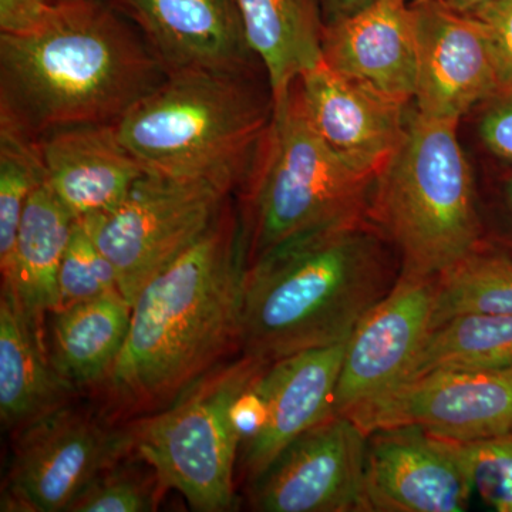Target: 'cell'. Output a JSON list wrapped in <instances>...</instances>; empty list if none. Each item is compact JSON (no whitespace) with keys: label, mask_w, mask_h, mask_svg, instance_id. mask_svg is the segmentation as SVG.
Returning a JSON list of instances; mask_svg holds the SVG:
<instances>
[{"label":"cell","mask_w":512,"mask_h":512,"mask_svg":"<svg viewBox=\"0 0 512 512\" xmlns=\"http://www.w3.org/2000/svg\"><path fill=\"white\" fill-rule=\"evenodd\" d=\"M512 316V258L476 251L436 279L431 328L461 315Z\"/></svg>","instance_id":"obj_25"},{"label":"cell","mask_w":512,"mask_h":512,"mask_svg":"<svg viewBox=\"0 0 512 512\" xmlns=\"http://www.w3.org/2000/svg\"><path fill=\"white\" fill-rule=\"evenodd\" d=\"M110 292H119L113 265L97 247L86 225L76 221L60 266L57 309Z\"/></svg>","instance_id":"obj_29"},{"label":"cell","mask_w":512,"mask_h":512,"mask_svg":"<svg viewBox=\"0 0 512 512\" xmlns=\"http://www.w3.org/2000/svg\"><path fill=\"white\" fill-rule=\"evenodd\" d=\"M248 248L232 197L190 249L144 286L124 348L96 392L111 419L151 414L239 348Z\"/></svg>","instance_id":"obj_1"},{"label":"cell","mask_w":512,"mask_h":512,"mask_svg":"<svg viewBox=\"0 0 512 512\" xmlns=\"http://www.w3.org/2000/svg\"><path fill=\"white\" fill-rule=\"evenodd\" d=\"M167 77L143 36L106 0L57 3L25 35H0V119L42 140L114 124Z\"/></svg>","instance_id":"obj_2"},{"label":"cell","mask_w":512,"mask_h":512,"mask_svg":"<svg viewBox=\"0 0 512 512\" xmlns=\"http://www.w3.org/2000/svg\"><path fill=\"white\" fill-rule=\"evenodd\" d=\"M481 116V141L491 154L512 163V92L488 101Z\"/></svg>","instance_id":"obj_31"},{"label":"cell","mask_w":512,"mask_h":512,"mask_svg":"<svg viewBox=\"0 0 512 512\" xmlns=\"http://www.w3.org/2000/svg\"><path fill=\"white\" fill-rule=\"evenodd\" d=\"M248 45L264 67L274 101L323 63L320 0H237Z\"/></svg>","instance_id":"obj_23"},{"label":"cell","mask_w":512,"mask_h":512,"mask_svg":"<svg viewBox=\"0 0 512 512\" xmlns=\"http://www.w3.org/2000/svg\"><path fill=\"white\" fill-rule=\"evenodd\" d=\"M73 215L46 183L26 205L2 286L12 289L35 328L45 336L47 316L59 308V274L74 227Z\"/></svg>","instance_id":"obj_22"},{"label":"cell","mask_w":512,"mask_h":512,"mask_svg":"<svg viewBox=\"0 0 512 512\" xmlns=\"http://www.w3.org/2000/svg\"><path fill=\"white\" fill-rule=\"evenodd\" d=\"M268 363L241 353L221 362L150 417L134 421V453L163 490L192 510L222 512L235 503V464L244 441L242 402Z\"/></svg>","instance_id":"obj_7"},{"label":"cell","mask_w":512,"mask_h":512,"mask_svg":"<svg viewBox=\"0 0 512 512\" xmlns=\"http://www.w3.org/2000/svg\"><path fill=\"white\" fill-rule=\"evenodd\" d=\"M473 495L450 443L420 427L367 439L363 501L372 512H463Z\"/></svg>","instance_id":"obj_14"},{"label":"cell","mask_w":512,"mask_h":512,"mask_svg":"<svg viewBox=\"0 0 512 512\" xmlns=\"http://www.w3.org/2000/svg\"><path fill=\"white\" fill-rule=\"evenodd\" d=\"M348 339L276 360L256 380L252 393L258 424L241 446L242 470L249 481L261 476L292 441L335 414Z\"/></svg>","instance_id":"obj_15"},{"label":"cell","mask_w":512,"mask_h":512,"mask_svg":"<svg viewBox=\"0 0 512 512\" xmlns=\"http://www.w3.org/2000/svg\"><path fill=\"white\" fill-rule=\"evenodd\" d=\"M468 15L481 23L487 35L501 94L512 92V0H490Z\"/></svg>","instance_id":"obj_30"},{"label":"cell","mask_w":512,"mask_h":512,"mask_svg":"<svg viewBox=\"0 0 512 512\" xmlns=\"http://www.w3.org/2000/svg\"><path fill=\"white\" fill-rule=\"evenodd\" d=\"M367 436L420 427L456 441L512 434V370H434L394 387L349 417Z\"/></svg>","instance_id":"obj_10"},{"label":"cell","mask_w":512,"mask_h":512,"mask_svg":"<svg viewBox=\"0 0 512 512\" xmlns=\"http://www.w3.org/2000/svg\"><path fill=\"white\" fill-rule=\"evenodd\" d=\"M375 0H320L322 6L323 18L326 23L336 22V20L349 18L355 15Z\"/></svg>","instance_id":"obj_33"},{"label":"cell","mask_w":512,"mask_h":512,"mask_svg":"<svg viewBox=\"0 0 512 512\" xmlns=\"http://www.w3.org/2000/svg\"><path fill=\"white\" fill-rule=\"evenodd\" d=\"M76 393L50 365L45 336L33 325L12 289L0 298V419L18 433L73 402Z\"/></svg>","instance_id":"obj_20"},{"label":"cell","mask_w":512,"mask_h":512,"mask_svg":"<svg viewBox=\"0 0 512 512\" xmlns=\"http://www.w3.org/2000/svg\"><path fill=\"white\" fill-rule=\"evenodd\" d=\"M274 113L271 90L252 72L167 74L117 123V136L148 173L207 178L237 190Z\"/></svg>","instance_id":"obj_4"},{"label":"cell","mask_w":512,"mask_h":512,"mask_svg":"<svg viewBox=\"0 0 512 512\" xmlns=\"http://www.w3.org/2000/svg\"><path fill=\"white\" fill-rule=\"evenodd\" d=\"M376 178L330 150L306 116L296 83L274 113L247 180L241 211L248 265L313 229L369 217Z\"/></svg>","instance_id":"obj_6"},{"label":"cell","mask_w":512,"mask_h":512,"mask_svg":"<svg viewBox=\"0 0 512 512\" xmlns=\"http://www.w3.org/2000/svg\"><path fill=\"white\" fill-rule=\"evenodd\" d=\"M369 436L332 414L292 441L251 481V505L264 512H365Z\"/></svg>","instance_id":"obj_11"},{"label":"cell","mask_w":512,"mask_h":512,"mask_svg":"<svg viewBox=\"0 0 512 512\" xmlns=\"http://www.w3.org/2000/svg\"><path fill=\"white\" fill-rule=\"evenodd\" d=\"M448 443L473 493L495 511L512 512V434Z\"/></svg>","instance_id":"obj_28"},{"label":"cell","mask_w":512,"mask_h":512,"mask_svg":"<svg viewBox=\"0 0 512 512\" xmlns=\"http://www.w3.org/2000/svg\"><path fill=\"white\" fill-rule=\"evenodd\" d=\"M303 109L330 150L377 180L406 136L407 106L320 63L296 82Z\"/></svg>","instance_id":"obj_17"},{"label":"cell","mask_w":512,"mask_h":512,"mask_svg":"<svg viewBox=\"0 0 512 512\" xmlns=\"http://www.w3.org/2000/svg\"><path fill=\"white\" fill-rule=\"evenodd\" d=\"M507 200L508 204H510V208L512 211V180L507 185Z\"/></svg>","instance_id":"obj_35"},{"label":"cell","mask_w":512,"mask_h":512,"mask_svg":"<svg viewBox=\"0 0 512 512\" xmlns=\"http://www.w3.org/2000/svg\"><path fill=\"white\" fill-rule=\"evenodd\" d=\"M234 191L222 181L148 173L119 207L82 222L133 306L144 286L207 232Z\"/></svg>","instance_id":"obj_8"},{"label":"cell","mask_w":512,"mask_h":512,"mask_svg":"<svg viewBox=\"0 0 512 512\" xmlns=\"http://www.w3.org/2000/svg\"><path fill=\"white\" fill-rule=\"evenodd\" d=\"M143 36L167 74L252 72L237 0H106ZM258 62V60H256Z\"/></svg>","instance_id":"obj_16"},{"label":"cell","mask_w":512,"mask_h":512,"mask_svg":"<svg viewBox=\"0 0 512 512\" xmlns=\"http://www.w3.org/2000/svg\"><path fill=\"white\" fill-rule=\"evenodd\" d=\"M52 2L57 5V3L73 2V0H52Z\"/></svg>","instance_id":"obj_36"},{"label":"cell","mask_w":512,"mask_h":512,"mask_svg":"<svg viewBox=\"0 0 512 512\" xmlns=\"http://www.w3.org/2000/svg\"><path fill=\"white\" fill-rule=\"evenodd\" d=\"M2 511H69L84 488L134 453V423L73 402L18 431Z\"/></svg>","instance_id":"obj_9"},{"label":"cell","mask_w":512,"mask_h":512,"mask_svg":"<svg viewBox=\"0 0 512 512\" xmlns=\"http://www.w3.org/2000/svg\"><path fill=\"white\" fill-rule=\"evenodd\" d=\"M444 3L456 12L460 13H471L477 8H480L484 3L490 2V0H443Z\"/></svg>","instance_id":"obj_34"},{"label":"cell","mask_w":512,"mask_h":512,"mask_svg":"<svg viewBox=\"0 0 512 512\" xmlns=\"http://www.w3.org/2000/svg\"><path fill=\"white\" fill-rule=\"evenodd\" d=\"M417 37L414 106L427 119L457 121L501 94L483 26L443 0H410Z\"/></svg>","instance_id":"obj_13"},{"label":"cell","mask_w":512,"mask_h":512,"mask_svg":"<svg viewBox=\"0 0 512 512\" xmlns=\"http://www.w3.org/2000/svg\"><path fill=\"white\" fill-rule=\"evenodd\" d=\"M434 370H512V316H454L431 328L404 382Z\"/></svg>","instance_id":"obj_24"},{"label":"cell","mask_w":512,"mask_h":512,"mask_svg":"<svg viewBox=\"0 0 512 512\" xmlns=\"http://www.w3.org/2000/svg\"><path fill=\"white\" fill-rule=\"evenodd\" d=\"M55 3L52 0H0V35H25L39 28Z\"/></svg>","instance_id":"obj_32"},{"label":"cell","mask_w":512,"mask_h":512,"mask_svg":"<svg viewBox=\"0 0 512 512\" xmlns=\"http://www.w3.org/2000/svg\"><path fill=\"white\" fill-rule=\"evenodd\" d=\"M45 183L39 140L0 119V268L12 256L30 197Z\"/></svg>","instance_id":"obj_26"},{"label":"cell","mask_w":512,"mask_h":512,"mask_svg":"<svg viewBox=\"0 0 512 512\" xmlns=\"http://www.w3.org/2000/svg\"><path fill=\"white\" fill-rule=\"evenodd\" d=\"M457 128L414 110L377 177L367 215L396 248L399 276L437 278L478 248L476 185Z\"/></svg>","instance_id":"obj_5"},{"label":"cell","mask_w":512,"mask_h":512,"mask_svg":"<svg viewBox=\"0 0 512 512\" xmlns=\"http://www.w3.org/2000/svg\"><path fill=\"white\" fill-rule=\"evenodd\" d=\"M131 309L120 292H110L47 316V357L74 393L96 392L106 382L126 343Z\"/></svg>","instance_id":"obj_21"},{"label":"cell","mask_w":512,"mask_h":512,"mask_svg":"<svg viewBox=\"0 0 512 512\" xmlns=\"http://www.w3.org/2000/svg\"><path fill=\"white\" fill-rule=\"evenodd\" d=\"M130 457V456H128ZM100 474L74 500L72 512H147L156 510L158 491H164L156 471L140 464L126 463Z\"/></svg>","instance_id":"obj_27"},{"label":"cell","mask_w":512,"mask_h":512,"mask_svg":"<svg viewBox=\"0 0 512 512\" xmlns=\"http://www.w3.org/2000/svg\"><path fill=\"white\" fill-rule=\"evenodd\" d=\"M323 63L409 106L417 83V37L410 0H375L349 18L326 23Z\"/></svg>","instance_id":"obj_18"},{"label":"cell","mask_w":512,"mask_h":512,"mask_svg":"<svg viewBox=\"0 0 512 512\" xmlns=\"http://www.w3.org/2000/svg\"><path fill=\"white\" fill-rule=\"evenodd\" d=\"M39 143L46 185L76 221L113 211L148 174L114 124L62 128Z\"/></svg>","instance_id":"obj_19"},{"label":"cell","mask_w":512,"mask_h":512,"mask_svg":"<svg viewBox=\"0 0 512 512\" xmlns=\"http://www.w3.org/2000/svg\"><path fill=\"white\" fill-rule=\"evenodd\" d=\"M369 217L313 229L248 265L239 349L271 363L349 338L399 279Z\"/></svg>","instance_id":"obj_3"},{"label":"cell","mask_w":512,"mask_h":512,"mask_svg":"<svg viewBox=\"0 0 512 512\" xmlns=\"http://www.w3.org/2000/svg\"><path fill=\"white\" fill-rule=\"evenodd\" d=\"M436 279L399 276L350 333L336 386V414L353 416L407 379L431 330Z\"/></svg>","instance_id":"obj_12"}]
</instances>
